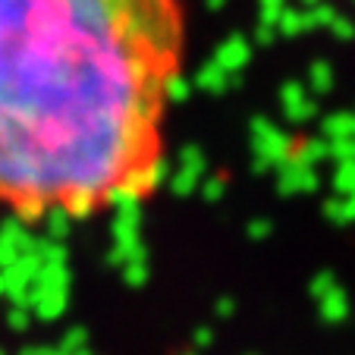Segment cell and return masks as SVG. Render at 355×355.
Masks as SVG:
<instances>
[{
  "label": "cell",
  "mask_w": 355,
  "mask_h": 355,
  "mask_svg": "<svg viewBox=\"0 0 355 355\" xmlns=\"http://www.w3.org/2000/svg\"><path fill=\"white\" fill-rule=\"evenodd\" d=\"M283 107H286V114L293 116V120H305V116L315 114V104H311L309 92L302 88V82H289V85L283 88Z\"/></svg>",
  "instance_id": "cell-5"
},
{
  "label": "cell",
  "mask_w": 355,
  "mask_h": 355,
  "mask_svg": "<svg viewBox=\"0 0 355 355\" xmlns=\"http://www.w3.org/2000/svg\"><path fill=\"white\" fill-rule=\"evenodd\" d=\"M248 57H252V44H248L242 35H233V38H227L220 47H217L214 63H217V67H220L227 76H233L236 69L245 67Z\"/></svg>",
  "instance_id": "cell-4"
},
{
  "label": "cell",
  "mask_w": 355,
  "mask_h": 355,
  "mask_svg": "<svg viewBox=\"0 0 355 355\" xmlns=\"http://www.w3.org/2000/svg\"><path fill=\"white\" fill-rule=\"evenodd\" d=\"M318 302H321V311H324L327 321H340V318H346V311H349V299H346V293H343L340 286L327 289Z\"/></svg>",
  "instance_id": "cell-7"
},
{
  "label": "cell",
  "mask_w": 355,
  "mask_h": 355,
  "mask_svg": "<svg viewBox=\"0 0 355 355\" xmlns=\"http://www.w3.org/2000/svg\"><path fill=\"white\" fill-rule=\"evenodd\" d=\"M324 139L355 141V114H334L327 123H324Z\"/></svg>",
  "instance_id": "cell-6"
},
{
  "label": "cell",
  "mask_w": 355,
  "mask_h": 355,
  "mask_svg": "<svg viewBox=\"0 0 355 355\" xmlns=\"http://www.w3.org/2000/svg\"><path fill=\"white\" fill-rule=\"evenodd\" d=\"M35 245H38V239L28 230L16 227V223H10L7 230H0V270H7L16 261H22V258L35 255Z\"/></svg>",
  "instance_id": "cell-2"
},
{
  "label": "cell",
  "mask_w": 355,
  "mask_h": 355,
  "mask_svg": "<svg viewBox=\"0 0 355 355\" xmlns=\"http://www.w3.org/2000/svg\"><path fill=\"white\" fill-rule=\"evenodd\" d=\"M252 141H255L258 157H264V161H286L289 148H293V141H289L280 129L270 126L268 120L255 123V129H252Z\"/></svg>",
  "instance_id": "cell-3"
},
{
  "label": "cell",
  "mask_w": 355,
  "mask_h": 355,
  "mask_svg": "<svg viewBox=\"0 0 355 355\" xmlns=\"http://www.w3.org/2000/svg\"><path fill=\"white\" fill-rule=\"evenodd\" d=\"M10 321H13L16 330H22L28 324V309H16V305H13V315H10Z\"/></svg>",
  "instance_id": "cell-11"
},
{
  "label": "cell",
  "mask_w": 355,
  "mask_h": 355,
  "mask_svg": "<svg viewBox=\"0 0 355 355\" xmlns=\"http://www.w3.org/2000/svg\"><path fill=\"white\" fill-rule=\"evenodd\" d=\"M336 192L340 195L355 192V164H340V170H336Z\"/></svg>",
  "instance_id": "cell-9"
},
{
  "label": "cell",
  "mask_w": 355,
  "mask_h": 355,
  "mask_svg": "<svg viewBox=\"0 0 355 355\" xmlns=\"http://www.w3.org/2000/svg\"><path fill=\"white\" fill-rule=\"evenodd\" d=\"M0 293H3V270H0Z\"/></svg>",
  "instance_id": "cell-13"
},
{
  "label": "cell",
  "mask_w": 355,
  "mask_h": 355,
  "mask_svg": "<svg viewBox=\"0 0 355 355\" xmlns=\"http://www.w3.org/2000/svg\"><path fill=\"white\" fill-rule=\"evenodd\" d=\"M227 79H230V76L223 73V69L217 67V63H211V67H205V69H201V76H198V85H201V88H211V92H220V88L227 85Z\"/></svg>",
  "instance_id": "cell-8"
},
{
  "label": "cell",
  "mask_w": 355,
  "mask_h": 355,
  "mask_svg": "<svg viewBox=\"0 0 355 355\" xmlns=\"http://www.w3.org/2000/svg\"><path fill=\"white\" fill-rule=\"evenodd\" d=\"M180 51L176 0H0V205L85 217L155 192Z\"/></svg>",
  "instance_id": "cell-1"
},
{
  "label": "cell",
  "mask_w": 355,
  "mask_h": 355,
  "mask_svg": "<svg viewBox=\"0 0 355 355\" xmlns=\"http://www.w3.org/2000/svg\"><path fill=\"white\" fill-rule=\"evenodd\" d=\"M305 3H309V7H318V3H321V0H305Z\"/></svg>",
  "instance_id": "cell-12"
},
{
  "label": "cell",
  "mask_w": 355,
  "mask_h": 355,
  "mask_svg": "<svg viewBox=\"0 0 355 355\" xmlns=\"http://www.w3.org/2000/svg\"><path fill=\"white\" fill-rule=\"evenodd\" d=\"M0 355H3V352H0Z\"/></svg>",
  "instance_id": "cell-14"
},
{
  "label": "cell",
  "mask_w": 355,
  "mask_h": 355,
  "mask_svg": "<svg viewBox=\"0 0 355 355\" xmlns=\"http://www.w3.org/2000/svg\"><path fill=\"white\" fill-rule=\"evenodd\" d=\"M311 85L327 92V88L334 85V69H330L327 63H315V67H311Z\"/></svg>",
  "instance_id": "cell-10"
}]
</instances>
